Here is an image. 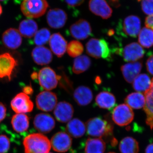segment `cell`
Segmentation results:
<instances>
[{"instance_id":"obj_38","label":"cell","mask_w":153,"mask_h":153,"mask_svg":"<svg viewBox=\"0 0 153 153\" xmlns=\"http://www.w3.org/2000/svg\"><path fill=\"white\" fill-rule=\"evenodd\" d=\"M142 9L143 13L146 15H153V0H141Z\"/></svg>"},{"instance_id":"obj_26","label":"cell","mask_w":153,"mask_h":153,"mask_svg":"<svg viewBox=\"0 0 153 153\" xmlns=\"http://www.w3.org/2000/svg\"><path fill=\"white\" fill-rule=\"evenodd\" d=\"M29 118L24 114H16L13 116L11 124L15 131L19 133L24 132L29 127Z\"/></svg>"},{"instance_id":"obj_33","label":"cell","mask_w":153,"mask_h":153,"mask_svg":"<svg viewBox=\"0 0 153 153\" xmlns=\"http://www.w3.org/2000/svg\"><path fill=\"white\" fill-rule=\"evenodd\" d=\"M86 52L88 55L99 59L101 57V47L100 40L96 38H91L86 44Z\"/></svg>"},{"instance_id":"obj_21","label":"cell","mask_w":153,"mask_h":153,"mask_svg":"<svg viewBox=\"0 0 153 153\" xmlns=\"http://www.w3.org/2000/svg\"><path fill=\"white\" fill-rule=\"evenodd\" d=\"M74 100L80 106H86L93 98L92 91L87 86L81 85L77 87L73 94Z\"/></svg>"},{"instance_id":"obj_8","label":"cell","mask_w":153,"mask_h":153,"mask_svg":"<svg viewBox=\"0 0 153 153\" xmlns=\"http://www.w3.org/2000/svg\"><path fill=\"white\" fill-rule=\"evenodd\" d=\"M57 102V95L48 91L40 92L36 96V105L38 109L42 111H52L55 108Z\"/></svg>"},{"instance_id":"obj_39","label":"cell","mask_w":153,"mask_h":153,"mask_svg":"<svg viewBox=\"0 0 153 153\" xmlns=\"http://www.w3.org/2000/svg\"><path fill=\"white\" fill-rule=\"evenodd\" d=\"M146 65L148 72L153 75V55H151L150 57L148 58Z\"/></svg>"},{"instance_id":"obj_18","label":"cell","mask_w":153,"mask_h":153,"mask_svg":"<svg viewBox=\"0 0 153 153\" xmlns=\"http://www.w3.org/2000/svg\"><path fill=\"white\" fill-rule=\"evenodd\" d=\"M49 43L52 52L57 57H61L65 54L67 49V42L60 33L52 34Z\"/></svg>"},{"instance_id":"obj_42","label":"cell","mask_w":153,"mask_h":153,"mask_svg":"<svg viewBox=\"0 0 153 153\" xmlns=\"http://www.w3.org/2000/svg\"><path fill=\"white\" fill-rule=\"evenodd\" d=\"M145 25L146 27L153 30V15H150L146 18Z\"/></svg>"},{"instance_id":"obj_24","label":"cell","mask_w":153,"mask_h":153,"mask_svg":"<svg viewBox=\"0 0 153 153\" xmlns=\"http://www.w3.org/2000/svg\"><path fill=\"white\" fill-rule=\"evenodd\" d=\"M66 130L68 134L73 137H81L85 133L86 127L82 121L74 118L68 122L66 125Z\"/></svg>"},{"instance_id":"obj_40","label":"cell","mask_w":153,"mask_h":153,"mask_svg":"<svg viewBox=\"0 0 153 153\" xmlns=\"http://www.w3.org/2000/svg\"><path fill=\"white\" fill-rule=\"evenodd\" d=\"M85 0H65V1L68 6L76 7L80 5Z\"/></svg>"},{"instance_id":"obj_14","label":"cell","mask_w":153,"mask_h":153,"mask_svg":"<svg viewBox=\"0 0 153 153\" xmlns=\"http://www.w3.org/2000/svg\"><path fill=\"white\" fill-rule=\"evenodd\" d=\"M68 17L66 12L62 9L55 8L48 11L47 16V23L53 29H60L64 27Z\"/></svg>"},{"instance_id":"obj_30","label":"cell","mask_w":153,"mask_h":153,"mask_svg":"<svg viewBox=\"0 0 153 153\" xmlns=\"http://www.w3.org/2000/svg\"><path fill=\"white\" fill-rule=\"evenodd\" d=\"M119 150L121 153H138L139 146L138 142L134 138L127 137L121 141Z\"/></svg>"},{"instance_id":"obj_9","label":"cell","mask_w":153,"mask_h":153,"mask_svg":"<svg viewBox=\"0 0 153 153\" xmlns=\"http://www.w3.org/2000/svg\"><path fill=\"white\" fill-rule=\"evenodd\" d=\"M51 146L55 152L64 153L71 148L72 140L71 137L65 132H58L53 135L51 139Z\"/></svg>"},{"instance_id":"obj_45","label":"cell","mask_w":153,"mask_h":153,"mask_svg":"<svg viewBox=\"0 0 153 153\" xmlns=\"http://www.w3.org/2000/svg\"><path fill=\"white\" fill-rule=\"evenodd\" d=\"M31 77H32V79H38V73H36V72H33L31 75Z\"/></svg>"},{"instance_id":"obj_34","label":"cell","mask_w":153,"mask_h":153,"mask_svg":"<svg viewBox=\"0 0 153 153\" xmlns=\"http://www.w3.org/2000/svg\"><path fill=\"white\" fill-rule=\"evenodd\" d=\"M51 37L49 29L44 28L37 31L34 36V42L38 47L43 46L47 44Z\"/></svg>"},{"instance_id":"obj_35","label":"cell","mask_w":153,"mask_h":153,"mask_svg":"<svg viewBox=\"0 0 153 153\" xmlns=\"http://www.w3.org/2000/svg\"><path fill=\"white\" fill-rule=\"evenodd\" d=\"M66 50L70 57H77L82 54L84 51V47L82 43L79 41H72L67 45Z\"/></svg>"},{"instance_id":"obj_13","label":"cell","mask_w":153,"mask_h":153,"mask_svg":"<svg viewBox=\"0 0 153 153\" xmlns=\"http://www.w3.org/2000/svg\"><path fill=\"white\" fill-rule=\"evenodd\" d=\"M141 30V21L137 16L131 15L125 19L123 23L122 32L123 36L136 38Z\"/></svg>"},{"instance_id":"obj_17","label":"cell","mask_w":153,"mask_h":153,"mask_svg":"<svg viewBox=\"0 0 153 153\" xmlns=\"http://www.w3.org/2000/svg\"><path fill=\"white\" fill-rule=\"evenodd\" d=\"M2 40L4 45L7 48L11 49L19 48L22 45V35L19 30L11 28L6 30L2 35Z\"/></svg>"},{"instance_id":"obj_19","label":"cell","mask_w":153,"mask_h":153,"mask_svg":"<svg viewBox=\"0 0 153 153\" xmlns=\"http://www.w3.org/2000/svg\"><path fill=\"white\" fill-rule=\"evenodd\" d=\"M142 66V62L139 61L130 62L122 66L121 71L126 81L128 83H132L141 71Z\"/></svg>"},{"instance_id":"obj_22","label":"cell","mask_w":153,"mask_h":153,"mask_svg":"<svg viewBox=\"0 0 153 153\" xmlns=\"http://www.w3.org/2000/svg\"><path fill=\"white\" fill-rule=\"evenodd\" d=\"M151 80L150 88L144 93L146 102L143 108L146 114L147 125L152 129L153 128V78Z\"/></svg>"},{"instance_id":"obj_41","label":"cell","mask_w":153,"mask_h":153,"mask_svg":"<svg viewBox=\"0 0 153 153\" xmlns=\"http://www.w3.org/2000/svg\"><path fill=\"white\" fill-rule=\"evenodd\" d=\"M7 114V108L4 105L0 102V123L6 117Z\"/></svg>"},{"instance_id":"obj_25","label":"cell","mask_w":153,"mask_h":153,"mask_svg":"<svg viewBox=\"0 0 153 153\" xmlns=\"http://www.w3.org/2000/svg\"><path fill=\"white\" fill-rule=\"evenodd\" d=\"M38 26L37 23L33 19L23 20L19 26V32L23 37L31 38L35 36L38 31Z\"/></svg>"},{"instance_id":"obj_31","label":"cell","mask_w":153,"mask_h":153,"mask_svg":"<svg viewBox=\"0 0 153 153\" xmlns=\"http://www.w3.org/2000/svg\"><path fill=\"white\" fill-rule=\"evenodd\" d=\"M91 60L86 55H80L74 59L72 66V71L76 74L85 72L91 66Z\"/></svg>"},{"instance_id":"obj_47","label":"cell","mask_w":153,"mask_h":153,"mask_svg":"<svg viewBox=\"0 0 153 153\" xmlns=\"http://www.w3.org/2000/svg\"><path fill=\"white\" fill-rule=\"evenodd\" d=\"M2 8L1 6V4H0V16H1V14L2 13Z\"/></svg>"},{"instance_id":"obj_10","label":"cell","mask_w":153,"mask_h":153,"mask_svg":"<svg viewBox=\"0 0 153 153\" xmlns=\"http://www.w3.org/2000/svg\"><path fill=\"white\" fill-rule=\"evenodd\" d=\"M69 33L72 37L77 40H85L91 36L92 29L90 23L80 19L70 26Z\"/></svg>"},{"instance_id":"obj_20","label":"cell","mask_w":153,"mask_h":153,"mask_svg":"<svg viewBox=\"0 0 153 153\" xmlns=\"http://www.w3.org/2000/svg\"><path fill=\"white\" fill-rule=\"evenodd\" d=\"M32 57L34 62L39 65H46L52 62V52L47 47L39 46L33 49Z\"/></svg>"},{"instance_id":"obj_1","label":"cell","mask_w":153,"mask_h":153,"mask_svg":"<svg viewBox=\"0 0 153 153\" xmlns=\"http://www.w3.org/2000/svg\"><path fill=\"white\" fill-rule=\"evenodd\" d=\"M25 153H49L51 149L50 140L41 133L30 134L23 141Z\"/></svg>"},{"instance_id":"obj_37","label":"cell","mask_w":153,"mask_h":153,"mask_svg":"<svg viewBox=\"0 0 153 153\" xmlns=\"http://www.w3.org/2000/svg\"><path fill=\"white\" fill-rule=\"evenodd\" d=\"M10 147V140L5 135H0V153H6Z\"/></svg>"},{"instance_id":"obj_28","label":"cell","mask_w":153,"mask_h":153,"mask_svg":"<svg viewBox=\"0 0 153 153\" xmlns=\"http://www.w3.org/2000/svg\"><path fill=\"white\" fill-rule=\"evenodd\" d=\"M146 99L144 93L133 92L129 94L125 99L126 104L131 108L139 109L144 106Z\"/></svg>"},{"instance_id":"obj_15","label":"cell","mask_w":153,"mask_h":153,"mask_svg":"<svg viewBox=\"0 0 153 153\" xmlns=\"http://www.w3.org/2000/svg\"><path fill=\"white\" fill-rule=\"evenodd\" d=\"M74 112V108L70 103L62 101L56 105L54 110V114L58 121L62 123H66L71 120Z\"/></svg>"},{"instance_id":"obj_36","label":"cell","mask_w":153,"mask_h":153,"mask_svg":"<svg viewBox=\"0 0 153 153\" xmlns=\"http://www.w3.org/2000/svg\"><path fill=\"white\" fill-rule=\"evenodd\" d=\"M100 47H101V57L108 61H109L111 59V52L109 48L108 43L105 39L100 40Z\"/></svg>"},{"instance_id":"obj_11","label":"cell","mask_w":153,"mask_h":153,"mask_svg":"<svg viewBox=\"0 0 153 153\" xmlns=\"http://www.w3.org/2000/svg\"><path fill=\"white\" fill-rule=\"evenodd\" d=\"M18 65L17 60L10 53L0 55V78L7 77L10 80L13 72Z\"/></svg>"},{"instance_id":"obj_3","label":"cell","mask_w":153,"mask_h":153,"mask_svg":"<svg viewBox=\"0 0 153 153\" xmlns=\"http://www.w3.org/2000/svg\"><path fill=\"white\" fill-rule=\"evenodd\" d=\"M49 7L47 0H23L21 5L22 13L29 19H36L46 13Z\"/></svg>"},{"instance_id":"obj_52","label":"cell","mask_w":153,"mask_h":153,"mask_svg":"<svg viewBox=\"0 0 153 153\" xmlns=\"http://www.w3.org/2000/svg\"></svg>"},{"instance_id":"obj_48","label":"cell","mask_w":153,"mask_h":153,"mask_svg":"<svg viewBox=\"0 0 153 153\" xmlns=\"http://www.w3.org/2000/svg\"><path fill=\"white\" fill-rule=\"evenodd\" d=\"M7 1V0H0L1 1Z\"/></svg>"},{"instance_id":"obj_4","label":"cell","mask_w":153,"mask_h":153,"mask_svg":"<svg viewBox=\"0 0 153 153\" xmlns=\"http://www.w3.org/2000/svg\"><path fill=\"white\" fill-rule=\"evenodd\" d=\"M114 51L123 57L126 62H136L142 58L145 51L139 44L136 42L128 44L123 49L117 48Z\"/></svg>"},{"instance_id":"obj_51","label":"cell","mask_w":153,"mask_h":153,"mask_svg":"<svg viewBox=\"0 0 153 153\" xmlns=\"http://www.w3.org/2000/svg\"><path fill=\"white\" fill-rule=\"evenodd\" d=\"M17 1H20V0H17Z\"/></svg>"},{"instance_id":"obj_32","label":"cell","mask_w":153,"mask_h":153,"mask_svg":"<svg viewBox=\"0 0 153 153\" xmlns=\"http://www.w3.org/2000/svg\"><path fill=\"white\" fill-rule=\"evenodd\" d=\"M138 42L140 45L145 48H149L153 46V30L145 27L139 34Z\"/></svg>"},{"instance_id":"obj_46","label":"cell","mask_w":153,"mask_h":153,"mask_svg":"<svg viewBox=\"0 0 153 153\" xmlns=\"http://www.w3.org/2000/svg\"><path fill=\"white\" fill-rule=\"evenodd\" d=\"M114 34V31H113L112 30H110L109 31H108V35L109 36H112Z\"/></svg>"},{"instance_id":"obj_44","label":"cell","mask_w":153,"mask_h":153,"mask_svg":"<svg viewBox=\"0 0 153 153\" xmlns=\"http://www.w3.org/2000/svg\"><path fill=\"white\" fill-rule=\"evenodd\" d=\"M146 153H153V143L149 145L146 150Z\"/></svg>"},{"instance_id":"obj_12","label":"cell","mask_w":153,"mask_h":153,"mask_svg":"<svg viewBox=\"0 0 153 153\" xmlns=\"http://www.w3.org/2000/svg\"><path fill=\"white\" fill-rule=\"evenodd\" d=\"M34 127L41 134L49 133L55 127L54 118L47 113L38 114L34 120Z\"/></svg>"},{"instance_id":"obj_23","label":"cell","mask_w":153,"mask_h":153,"mask_svg":"<svg viewBox=\"0 0 153 153\" xmlns=\"http://www.w3.org/2000/svg\"><path fill=\"white\" fill-rule=\"evenodd\" d=\"M116 102L114 95L108 91H101L97 95L95 98L96 104L99 107L108 110L113 109Z\"/></svg>"},{"instance_id":"obj_50","label":"cell","mask_w":153,"mask_h":153,"mask_svg":"<svg viewBox=\"0 0 153 153\" xmlns=\"http://www.w3.org/2000/svg\"><path fill=\"white\" fill-rule=\"evenodd\" d=\"M114 153V152H109V153Z\"/></svg>"},{"instance_id":"obj_6","label":"cell","mask_w":153,"mask_h":153,"mask_svg":"<svg viewBox=\"0 0 153 153\" xmlns=\"http://www.w3.org/2000/svg\"><path fill=\"white\" fill-rule=\"evenodd\" d=\"M38 79L41 87L48 91L56 88L60 76H57L52 68L46 67L40 70L38 74Z\"/></svg>"},{"instance_id":"obj_7","label":"cell","mask_w":153,"mask_h":153,"mask_svg":"<svg viewBox=\"0 0 153 153\" xmlns=\"http://www.w3.org/2000/svg\"><path fill=\"white\" fill-rule=\"evenodd\" d=\"M11 107L16 114H25L33 111L34 104L29 95L24 92H21L11 100Z\"/></svg>"},{"instance_id":"obj_16","label":"cell","mask_w":153,"mask_h":153,"mask_svg":"<svg viewBox=\"0 0 153 153\" xmlns=\"http://www.w3.org/2000/svg\"><path fill=\"white\" fill-rule=\"evenodd\" d=\"M88 6L92 13L102 19H109L112 16V9L105 0H90Z\"/></svg>"},{"instance_id":"obj_43","label":"cell","mask_w":153,"mask_h":153,"mask_svg":"<svg viewBox=\"0 0 153 153\" xmlns=\"http://www.w3.org/2000/svg\"><path fill=\"white\" fill-rule=\"evenodd\" d=\"M23 92L27 95H31L33 93V89L31 85L25 86L23 89Z\"/></svg>"},{"instance_id":"obj_5","label":"cell","mask_w":153,"mask_h":153,"mask_svg":"<svg viewBox=\"0 0 153 153\" xmlns=\"http://www.w3.org/2000/svg\"><path fill=\"white\" fill-rule=\"evenodd\" d=\"M112 118L117 125L124 126L128 125L133 120L134 112L127 105H119L113 109Z\"/></svg>"},{"instance_id":"obj_49","label":"cell","mask_w":153,"mask_h":153,"mask_svg":"<svg viewBox=\"0 0 153 153\" xmlns=\"http://www.w3.org/2000/svg\"><path fill=\"white\" fill-rule=\"evenodd\" d=\"M137 1H140L141 0H137Z\"/></svg>"},{"instance_id":"obj_29","label":"cell","mask_w":153,"mask_h":153,"mask_svg":"<svg viewBox=\"0 0 153 153\" xmlns=\"http://www.w3.org/2000/svg\"><path fill=\"white\" fill-rule=\"evenodd\" d=\"M152 80L149 76L146 74H140L133 82V87L137 92L144 93L150 88Z\"/></svg>"},{"instance_id":"obj_2","label":"cell","mask_w":153,"mask_h":153,"mask_svg":"<svg viewBox=\"0 0 153 153\" xmlns=\"http://www.w3.org/2000/svg\"><path fill=\"white\" fill-rule=\"evenodd\" d=\"M85 127L89 135L99 138L111 136L113 131L111 124L100 117L90 119L86 122Z\"/></svg>"},{"instance_id":"obj_27","label":"cell","mask_w":153,"mask_h":153,"mask_svg":"<svg viewBox=\"0 0 153 153\" xmlns=\"http://www.w3.org/2000/svg\"><path fill=\"white\" fill-rule=\"evenodd\" d=\"M105 148V143L101 138H88L85 142V153H104Z\"/></svg>"}]
</instances>
